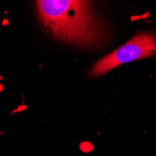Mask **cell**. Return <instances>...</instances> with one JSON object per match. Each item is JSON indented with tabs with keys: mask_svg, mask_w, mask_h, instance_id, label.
<instances>
[{
	"mask_svg": "<svg viewBox=\"0 0 156 156\" xmlns=\"http://www.w3.org/2000/svg\"><path fill=\"white\" fill-rule=\"evenodd\" d=\"M37 17L54 39L80 48H95L106 40L104 23L91 2L80 0H38Z\"/></svg>",
	"mask_w": 156,
	"mask_h": 156,
	"instance_id": "6da1fadb",
	"label": "cell"
},
{
	"mask_svg": "<svg viewBox=\"0 0 156 156\" xmlns=\"http://www.w3.org/2000/svg\"><path fill=\"white\" fill-rule=\"evenodd\" d=\"M154 54H156V34L138 33L126 43L94 64L88 74L91 78H98L121 65L145 59Z\"/></svg>",
	"mask_w": 156,
	"mask_h": 156,
	"instance_id": "7a4b0ae2",
	"label": "cell"
}]
</instances>
